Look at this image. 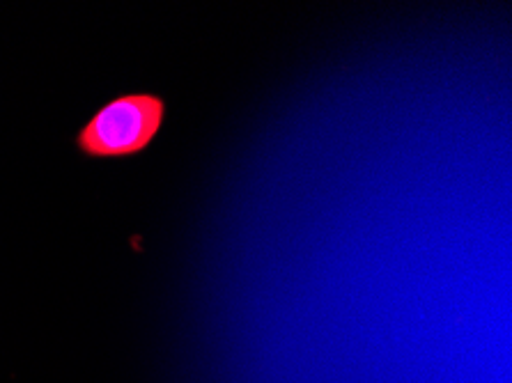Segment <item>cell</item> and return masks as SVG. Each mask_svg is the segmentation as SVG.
I'll return each mask as SVG.
<instances>
[{
  "instance_id": "1",
  "label": "cell",
  "mask_w": 512,
  "mask_h": 383,
  "mask_svg": "<svg viewBox=\"0 0 512 383\" xmlns=\"http://www.w3.org/2000/svg\"><path fill=\"white\" fill-rule=\"evenodd\" d=\"M166 99L152 92L120 95L83 124L76 147L90 159H127L145 152L164 127Z\"/></svg>"
}]
</instances>
